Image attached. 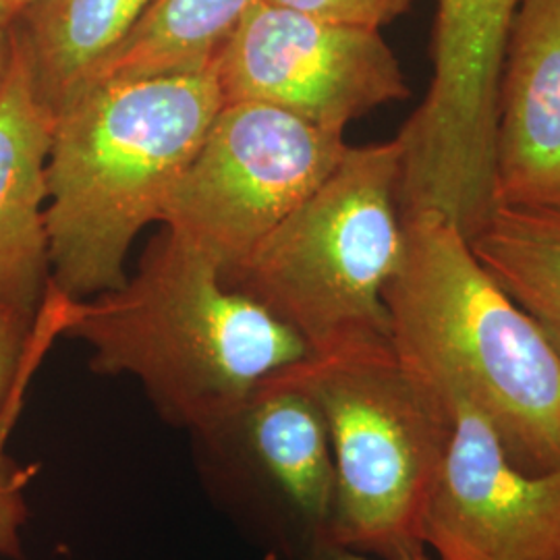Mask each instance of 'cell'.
Masks as SVG:
<instances>
[{
	"label": "cell",
	"mask_w": 560,
	"mask_h": 560,
	"mask_svg": "<svg viewBox=\"0 0 560 560\" xmlns=\"http://www.w3.org/2000/svg\"><path fill=\"white\" fill-rule=\"evenodd\" d=\"M469 245L560 351V206H499Z\"/></svg>",
	"instance_id": "obj_14"
},
{
	"label": "cell",
	"mask_w": 560,
	"mask_h": 560,
	"mask_svg": "<svg viewBox=\"0 0 560 560\" xmlns=\"http://www.w3.org/2000/svg\"><path fill=\"white\" fill-rule=\"evenodd\" d=\"M521 0H439L432 52L446 67L488 75L501 67Z\"/></svg>",
	"instance_id": "obj_15"
},
{
	"label": "cell",
	"mask_w": 560,
	"mask_h": 560,
	"mask_svg": "<svg viewBox=\"0 0 560 560\" xmlns=\"http://www.w3.org/2000/svg\"><path fill=\"white\" fill-rule=\"evenodd\" d=\"M13 23L15 20L0 13V83L4 80V73L11 62V52H13Z\"/></svg>",
	"instance_id": "obj_20"
},
{
	"label": "cell",
	"mask_w": 560,
	"mask_h": 560,
	"mask_svg": "<svg viewBox=\"0 0 560 560\" xmlns=\"http://www.w3.org/2000/svg\"><path fill=\"white\" fill-rule=\"evenodd\" d=\"M397 140L353 148L222 279L300 335L310 353L390 342L384 289L402 252Z\"/></svg>",
	"instance_id": "obj_4"
},
{
	"label": "cell",
	"mask_w": 560,
	"mask_h": 560,
	"mask_svg": "<svg viewBox=\"0 0 560 560\" xmlns=\"http://www.w3.org/2000/svg\"><path fill=\"white\" fill-rule=\"evenodd\" d=\"M154 0H34L15 30L40 101L55 110L119 44Z\"/></svg>",
	"instance_id": "obj_12"
},
{
	"label": "cell",
	"mask_w": 560,
	"mask_h": 560,
	"mask_svg": "<svg viewBox=\"0 0 560 560\" xmlns=\"http://www.w3.org/2000/svg\"><path fill=\"white\" fill-rule=\"evenodd\" d=\"M282 9H291L316 20L382 30L399 20L411 7V0H264Z\"/></svg>",
	"instance_id": "obj_18"
},
{
	"label": "cell",
	"mask_w": 560,
	"mask_h": 560,
	"mask_svg": "<svg viewBox=\"0 0 560 560\" xmlns=\"http://www.w3.org/2000/svg\"><path fill=\"white\" fill-rule=\"evenodd\" d=\"M320 407L335 460L330 544L374 559L423 552L421 525L451 436L441 395L390 342L310 353L284 368Z\"/></svg>",
	"instance_id": "obj_5"
},
{
	"label": "cell",
	"mask_w": 560,
	"mask_h": 560,
	"mask_svg": "<svg viewBox=\"0 0 560 560\" xmlns=\"http://www.w3.org/2000/svg\"><path fill=\"white\" fill-rule=\"evenodd\" d=\"M258 2L154 0L83 83L203 71L217 62L241 21Z\"/></svg>",
	"instance_id": "obj_13"
},
{
	"label": "cell",
	"mask_w": 560,
	"mask_h": 560,
	"mask_svg": "<svg viewBox=\"0 0 560 560\" xmlns=\"http://www.w3.org/2000/svg\"><path fill=\"white\" fill-rule=\"evenodd\" d=\"M73 312L75 300L62 295L52 284H48L36 316L0 307V409L13 393L23 368L40 347L42 340L55 332L65 337Z\"/></svg>",
	"instance_id": "obj_17"
},
{
	"label": "cell",
	"mask_w": 560,
	"mask_h": 560,
	"mask_svg": "<svg viewBox=\"0 0 560 560\" xmlns=\"http://www.w3.org/2000/svg\"><path fill=\"white\" fill-rule=\"evenodd\" d=\"M203 71L88 81L55 110L46 162L50 284L75 301L115 291L141 231L221 110Z\"/></svg>",
	"instance_id": "obj_1"
},
{
	"label": "cell",
	"mask_w": 560,
	"mask_h": 560,
	"mask_svg": "<svg viewBox=\"0 0 560 560\" xmlns=\"http://www.w3.org/2000/svg\"><path fill=\"white\" fill-rule=\"evenodd\" d=\"M494 187L499 206H560V0H521L504 48Z\"/></svg>",
	"instance_id": "obj_10"
},
{
	"label": "cell",
	"mask_w": 560,
	"mask_h": 560,
	"mask_svg": "<svg viewBox=\"0 0 560 560\" xmlns=\"http://www.w3.org/2000/svg\"><path fill=\"white\" fill-rule=\"evenodd\" d=\"M65 337L88 345L96 374L140 382L162 420L187 434L310 355L298 332L166 226L119 289L75 301Z\"/></svg>",
	"instance_id": "obj_2"
},
{
	"label": "cell",
	"mask_w": 560,
	"mask_h": 560,
	"mask_svg": "<svg viewBox=\"0 0 560 560\" xmlns=\"http://www.w3.org/2000/svg\"><path fill=\"white\" fill-rule=\"evenodd\" d=\"M59 339V332H55L42 340L40 347L34 351V355L23 368L13 393L0 409V557H13V559L21 557V544H23L21 532L30 515L27 492L36 476V467L23 465L13 455L11 441L23 416L25 399L34 376L38 374L46 355Z\"/></svg>",
	"instance_id": "obj_16"
},
{
	"label": "cell",
	"mask_w": 560,
	"mask_h": 560,
	"mask_svg": "<svg viewBox=\"0 0 560 560\" xmlns=\"http://www.w3.org/2000/svg\"><path fill=\"white\" fill-rule=\"evenodd\" d=\"M217 80L222 102L277 106L339 133L409 96L381 30L316 20L264 0L222 48Z\"/></svg>",
	"instance_id": "obj_8"
},
{
	"label": "cell",
	"mask_w": 560,
	"mask_h": 560,
	"mask_svg": "<svg viewBox=\"0 0 560 560\" xmlns=\"http://www.w3.org/2000/svg\"><path fill=\"white\" fill-rule=\"evenodd\" d=\"M189 439L210 499L270 557L310 560L330 544L337 480L328 428L284 370Z\"/></svg>",
	"instance_id": "obj_6"
},
{
	"label": "cell",
	"mask_w": 560,
	"mask_h": 560,
	"mask_svg": "<svg viewBox=\"0 0 560 560\" xmlns=\"http://www.w3.org/2000/svg\"><path fill=\"white\" fill-rule=\"evenodd\" d=\"M347 150L345 133L277 106L222 102L171 187L161 224L217 261L224 277L320 187Z\"/></svg>",
	"instance_id": "obj_7"
},
{
	"label": "cell",
	"mask_w": 560,
	"mask_h": 560,
	"mask_svg": "<svg viewBox=\"0 0 560 560\" xmlns=\"http://www.w3.org/2000/svg\"><path fill=\"white\" fill-rule=\"evenodd\" d=\"M384 305L390 347L409 372L471 400L521 469L560 467V351L460 229L434 212L402 217Z\"/></svg>",
	"instance_id": "obj_3"
},
{
	"label": "cell",
	"mask_w": 560,
	"mask_h": 560,
	"mask_svg": "<svg viewBox=\"0 0 560 560\" xmlns=\"http://www.w3.org/2000/svg\"><path fill=\"white\" fill-rule=\"evenodd\" d=\"M451 436L421 538L441 560H560V467L529 474L457 390L439 393Z\"/></svg>",
	"instance_id": "obj_9"
},
{
	"label": "cell",
	"mask_w": 560,
	"mask_h": 560,
	"mask_svg": "<svg viewBox=\"0 0 560 560\" xmlns=\"http://www.w3.org/2000/svg\"><path fill=\"white\" fill-rule=\"evenodd\" d=\"M310 560H386V559H374V557H368V555H361L355 550H349V548H340V546H322L320 550H316L312 555ZM393 560H428L425 557V550L423 552H416V555H407V557H400V559Z\"/></svg>",
	"instance_id": "obj_19"
},
{
	"label": "cell",
	"mask_w": 560,
	"mask_h": 560,
	"mask_svg": "<svg viewBox=\"0 0 560 560\" xmlns=\"http://www.w3.org/2000/svg\"><path fill=\"white\" fill-rule=\"evenodd\" d=\"M34 0H0V13L18 20L23 9H27Z\"/></svg>",
	"instance_id": "obj_21"
},
{
	"label": "cell",
	"mask_w": 560,
	"mask_h": 560,
	"mask_svg": "<svg viewBox=\"0 0 560 560\" xmlns=\"http://www.w3.org/2000/svg\"><path fill=\"white\" fill-rule=\"evenodd\" d=\"M52 122L13 23V52L0 83V307L32 316L50 284L46 162Z\"/></svg>",
	"instance_id": "obj_11"
}]
</instances>
